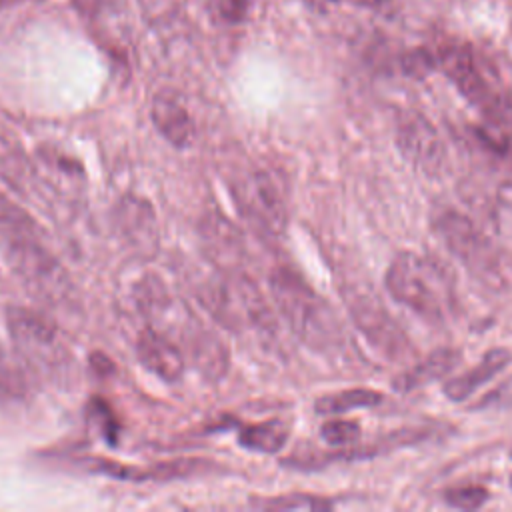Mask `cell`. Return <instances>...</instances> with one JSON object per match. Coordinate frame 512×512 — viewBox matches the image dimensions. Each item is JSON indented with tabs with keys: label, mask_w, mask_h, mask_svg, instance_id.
Wrapping results in <instances>:
<instances>
[{
	"label": "cell",
	"mask_w": 512,
	"mask_h": 512,
	"mask_svg": "<svg viewBox=\"0 0 512 512\" xmlns=\"http://www.w3.org/2000/svg\"><path fill=\"white\" fill-rule=\"evenodd\" d=\"M488 490L484 486H458L446 492V502L458 510H476L486 504Z\"/></svg>",
	"instance_id": "cell-18"
},
{
	"label": "cell",
	"mask_w": 512,
	"mask_h": 512,
	"mask_svg": "<svg viewBox=\"0 0 512 512\" xmlns=\"http://www.w3.org/2000/svg\"><path fill=\"white\" fill-rule=\"evenodd\" d=\"M22 394V380L20 376L0 360V398L20 396Z\"/></svg>",
	"instance_id": "cell-23"
},
{
	"label": "cell",
	"mask_w": 512,
	"mask_h": 512,
	"mask_svg": "<svg viewBox=\"0 0 512 512\" xmlns=\"http://www.w3.org/2000/svg\"><path fill=\"white\" fill-rule=\"evenodd\" d=\"M156 130L176 148L190 146L194 138V122L184 104L172 94H158L150 110Z\"/></svg>",
	"instance_id": "cell-10"
},
{
	"label": "cell",
	"mask_w": 512,
	"mask_h": 512,
	"mask_svg": "<svg viewBox=\"0 0 512 512\" xmlns=\"http://www.w3.org/2000/svg\"><path fill=\"white\" fill-rule=\"evenodd\" d=\"M358 326L380 346L386 348H398V332L386 312L382 310H370L366 304H360V310L356 314Z\"/></svg>",
	"instance_id": "cell-15"
},
{
	"label": "cell",
	"mask_w": 512,
	"mask_h": 512,
	"mask_svg": "<svg viewBox=\"0 0 512 512\" xmlns=\"http://www.w3.org/2000/svg\"><path fill=\"white\" fill-rule=\"evenodd\" d=\"M32 230V220L18 206L0 196V234L6 238L16 234H30Z\"/></svg>",
	"instance_id": "cell-16"
},
{
	"label": "cell",
	"mask_w": 512,
	"mask_h": 512,
	"mask_svg": "<svg viewBox=\"0 0 512 512\" xmlns=\"http://www.w3.org/2000/svg\"><path fill=\"white\" fill-rule=\"evenodd\" d=\"M320 436L330 446H348L360 438V424L346 418H334L322 424Z\"/></svg>",
	"instance_id": "cell-17"
},
{
	"label": "cell",
	"mask_w": 512,
	"mask_h": 512,
	"mask_svg": "<svg viewBox=\"0 0 512 512\" xmlns=\"http://www.w3.org/2000/svg\"><path fill=\"white\" fill-rule=\"evenodd\" d=\"M460 362V354L456 350H436L434 354L426 356L412 368L404 370L400 376L394 378V388L400 392H412L416 388H422L434 380L444 378L456 364Z\"/></svg>",
	"instance_id": "cell-12"
},
{
	"label": "cell",
	"mask_w": 512,
	"mask_h": 512,
	"mask_svg": "<svg viewBox=\"0 0 512 512\" xmlns=\"http://www.w3.org/2000/svg\"><path fill=\"white\" fill-rule=\"evenodd\" d=\"M288 440V426L280 420H268L262 424L246 426L240 432V444L256 452H278Z\"/></svg>",
	"instance_id": "cell-14"
},
{
	"label": "cell",
	"mask_w": 512,
	"mask_h": 512,
	"mask_svg": "<svg viewBox=\"0 0 512 512\" xmlns=\"http://www.w3.org/2000/svg\"><path fill=\"white\" fill-rule=\"evenodd\" d=\"M510 488H512V478H510Z\"/></svg>",
	"instance_id": "cell-25"
},
{
	"label": "cell",
	"mask_w": 512,
	"mask_h": 512,
	"mask_svg": "<svg viewBox=\"0 0 512 512\" xmlns=\"http://www.w3.org/2000/svg\"><path fill=\"white\" fill-rule=\"evenodd\" d=\"M6 260L22 282L46 300H62L70 292V280L58 260L30 234L6 236Z\"/></svg>",
	"instance_id": "cell-4"
},
{
	"label": "cell",
	"mask_w": 512,
	"mask_h": 512,
	"mask_svg": "<svg viewBox=\"0 0 512 512\" xmlns=\"http://www.w3.org/2000/svg\"><path fill=\"white\" fill-rule=\"evenodd\" d=\"M140 362L158 378L166 382H176L184 374V356L180 346L156 328H148L140 334L138 344Z\"/></svg>",
	"instance_id": "cell-9"
},
{
	"label": "cell",
	"mask_w": 512,
	"mask_h": 512,
	"mask_svg": "<svg viewBox=\"0 0 512 512\" xmlns=\"http://www.w3.org/2000/svg\"><path fill=\"white\" fill-rule=\"evenodd\" d=\"M434 230L444 246L478 278L490 284L502 280L496 250L466 216L448 210L434 220Z\"/></svg>",
	"instance_id": "cell-5"
},
{
	"label": "cell",
	"mask_w": 512,
	"mask_h": 512,
	"mask_svg": "<svg viewBox=\"0 0 512 512\" xmlns=\"http://www.w3.org/2000/svg\"><path fill=\"white\" fill-rule=\"evenodd\" d=\"M384 402V396L370 388H350L334 394H326L316 400V412L322 416H338L358 408H372Z\"/></svg>",
	"instance_id": "cell-13"
},
{
	"label": "cell",
	"mask_w": 512,
	"mask_h": 512,
	"mask_svg": "<svg viewBox=\"0 0 512 512\" xmlns=\"http://www.w3.org/2000/svg\"><path fill=\"white\" fill-rule=\"evenodd\" d=\"M402 68H404L406 74L422 78V76H426L428 72H432L436 68V56L430 54L428 50H422V48L410 50L402 58Z\"/></svg>",
	"instance_id": "cell-19"
},
{
	"label": "cell",
	"mask_w": 512,
	"mask_h": 512,
	"mask_svg": "<svg viewBox=\"0 0 512 512\" xmlns=\"http://www.w3.org/2000/svg\"><path fill=\"white\" fill-rule=\"evenodd\" d=\"M510 360H512L510 350H506V348H490L472 370L462 372V374L446 380L442 392L452 402H462V400L470 398L480 386L490 382L498 372H502L504 366Z\"/></svg>",
	"instance_id": "cell-11"
},
{
	"label": "cell",
	"mask_w": 512,
	"mask_h": 512,
	"mask_svg": "<svg viewBox=\"0 0 512 512\" xmlns=\"http://www.w3.org/2000/svg\"><path fill=\"white\" fill-rule=\"evenodd\" d=\"M118 236L138 254L150 258L158 248V220L154 208L144 198L126 194L112 212Z\"/></svg>",
	"instance_id": "cell-7"
},
{
	"label": "cell",
	"mask_w": 512,
	"mask_h": 512,
	"mask_svg": "<svg viewBox=\"0 0 512 512\" xmlns=\"http://www.w3.org/2000/svg\"><path fill=\"white\" fill-rule=\"evenodd\" d=\"M350 2L356 6H364V8H376V6H382L386 0H350Z\"/></svg>",
	"instance_id": "cell-24"
},
{
	"label": "cell",
	"mask_w": 512,
	"mask_h": 512,
	"mask_svg": "<svg viewBox=\"0 0 512 512\" xmlns=\"http://www.w3.org/2000/svg\"><path fill=\"white\" fill-rule=\"evenodd\" d=\"M384 286L392 300L428 322L444 320L454 304V286L448 272L416 252H400L390 262Z\"/></svg>",
	"instance_id": "cell-1"
},
{
	"label": "cell",
	"mask_w": 512,
	"mask_h": 512,
	"mask_svg": "<svg viewBox=\"0 0 512 512\" xmlns=\"http://www.w3.org/2000/svg\"><path fill=\"white\" fill-rule=\"evenodd\" d=\"M268 508L276 510H326L332 504L324 498L316 496H288V498H276L266 504Z\"/></svg>",
	"instance_id": "cell-20"
},
{
	"label": "cell",
	"mask_w": 512,
	"mask_h": 512,
	"mask_svg": "<svg viewBox=\"0 0 512 512\" xmlns=\"http://www.w3.org/2000/svg\"><path fill=\"white\" fill-rule=\"evenodd\" d=\"M6 326L18 350L46 372L56 374V370H68L74 364L60 342L56 324L40 312L10 306L6 310Z\"/></svg>",
	"instance_id": "cell-3"
},
{
	"label": "cell",
	"mask_w": 512,
	"mask_h": 512,
	"mask_svg": "<svg viewBox=\"0 0 512 512\" xmlns=\"http://www.w3.org/2000/svg\"><path fill=\"white\" fill-rule=\"evenodd\" d=\"M272 298L292 332L314 350L336 348L342 330L332 308L292 270L278 268L270 276Z\"/></svg>",
	"instance_id": "cell-2"
},
{
	"label": "cell",
	"mask_w": 512,
	"mask_h": 512,
	"mask_svg": "<svg viewBox=\"0 0 512 512\" xmlns=\"http://www.w3.org/2000/svg\"><path fill=\"white\" fill-rule=\"evenodd\" d=\"M234 198L246 218L266 234H280L286 228V202L272 176L264 170L250 172L234 186Z\"/></svg>",
	"instance_id": "cell-6"
},
{
	"label": "cell",
	"mask_w": 512,
	"mask_h": 512,
	"mask_svg": "<svg viewBox=\"0 0 512 512\" xmlns=\"http://www.w3.org/2000/svg\"><path fill=\"white\" fill-rule=\"evenodd\" d=\"M250 0H210V8L216 12L218 18L226 22H238L244 18Z\"/></svg>",
	"instance_id": "cell-22"
},
{
	"label": "cell",
	"mask_w": 512,
	"mask_h": 512,
	"mask_svg": "<svg viewBox=\"0 0 512 512\" xmlns=\"http://www.w3.org/2000/svg\"><path fill=\"white\" fill-rule=\"evenodd\" d=\"M402 154L426 174H436L444 164V146L434 128L420 116H408L398 126Z\"/></svg>",
	"instance_id": "cell-8"
},
{
	"label": "cell",
	"mask_w": 512,
	"mask_h": 512,
	"mask_svg": "<svg viewBox=\"0 0 512 512\" xmlns=\"http://www.w3.org/2000/svg\"><path fill=\"white\" fill-rule=\"evenodd\" d=\"M140 6H142V14L148 20L158 22V20L176 16L182 8V0H140Z\"/></svg>",
	"instance_id": "cell-21"
}]
</instances>
